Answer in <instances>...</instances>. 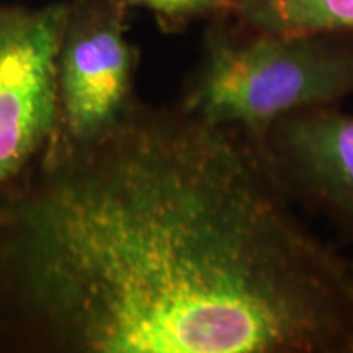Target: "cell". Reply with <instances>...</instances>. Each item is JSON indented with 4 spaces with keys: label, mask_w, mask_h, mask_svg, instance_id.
I'll return each instance as SVG.
<instances>
[{
    "label": "cell",
    "mask_w": 353,
    "mask_h": 353,
    "mask_svg": "<svg viewBox=\"0 0 353 353\" xmlns=\"http://www.w3.org/2000/svg\"><path fill=\"white\" fill-rule=\"evenodd\" d=\"M26 175L0 200V286L38 341L231 350L275 260L239 132L138 101L97 138H54Z\"/></svg>",
    "instance_id": "obj_1"
},
{
    "label": "cell",
    "mask_w": 353,
    "mask_h": 353,
    "mask_svg": "<svg viewBox=\"0 0 353 353\" xmlns=\"http://www.w3.org/2000/svg\"><path fill=\"white\" fill-rule=\"evenodd\" d=\"M353 95V34L285 33L232 15L205 23L180 107L241 132Z\"/></svg>",
    "instance_id": "obj_2"
},
{
    "label": "cell",
    "mask_w": 353,
    "mask_h": 353,
    "mask_svg": "<svg viewBox=\"0 0 353 353\" xmlns=\"http://www.w3.org/2000/svg\"><path fill=\"white\" fill-rule=\"evenodd\" d=\"M118 0H68L56 65V139L83 143L117 125L134 99L139 51Z\"/></svg>",
    "instance_id": "obj_3"
},
{
    "label": "cell",
    "mask_w": 353,
    "mask_h": 353,
    "mask_svg": "<svg viewBox=\"0 0 353 353\" xmlns=\"http://www.w3.org/2000/svg\"><path fill=\"white\" fill-rule=\"evenodd\" d=\"M68 0L13 7L0 32V200L57 132L56 65Z\"/></svg>",
    "instance_id": "obj_4"
},
{
    "label": "cell",
    "mask_w": 353,
    "mask_h": 353,
    "mask_svg": "<svg viewBox=\"0 0 353 353\" xmlns=\"http://www.w3.org/2000/svg\"><path fill=\"white\" fill-rule=\"evenodd\" d=\"M244 134L294 205L353 244V114L316 108Z\"/></svg>",
    "instance_id": "obj_5"
},
{
    "label": "cell",
    "mask_w": 353,
    "mask_h": 353,
    "mask_svg": "<svg viewBox=\"0 0 353 353\" xmlns=\"http://www.w3.org/2000/svg\"><path fill=\"white\" fill-rule=\"evenodd\" d=\"M232 15L272 32L353 34V0H234Z\"/></svg>",
    "instance_id": "obj_6"
},
{
    "label": "cell",
    "mask_w": 353,
    "mask_h": 353,
    "mask_svg": "<svg viewBox=\"0 0 353 353\" xmlns=\"http://www.w3.org/2000/svg\"><path fill=\"white\" fill-rule=\"evenodd\" d=\"M123 6L145 10L165 33H180L195 23H208L231 15L234 0H118Z\"/></svg>",
    "instance_id": "obj_7"
},
{
    "label": "cell",
    "mask_w": 353,
    "mask_h": 353,
    "mask_svg": "<svg viewBox=\"0 0 353 353\" xmlns=\"http://www.w3.org/2000/svg\"><path fill=\"white\" fill-rule=\"evenodd\" d=\"M13 7L15 6H0V32H2V28L6 26L7 20L10 19Z\"/></svg>",
    "instance_id": "obj_8"
}]
</instances>
